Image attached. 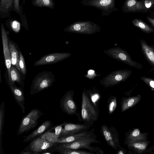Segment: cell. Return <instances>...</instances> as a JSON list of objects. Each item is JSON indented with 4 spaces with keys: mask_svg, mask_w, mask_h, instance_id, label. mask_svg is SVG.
<instances>
[{
    "mask_svg": "<svg viewBox=\"0 0 154 154\" xmlns=\"http://www.w3.org/2000/svg\"><path fill=\"white\" fill-rule=\"evenodd\" d=\"M94 134L93 132L91 131L87 130L75 134L59 137L57 143V144L72 142Z\"/></svg>",
    "mask_w": 154,
    "mask_h": 154,
    "instance_id": "obj_19",
    "label": "cell"
},
{
    "mask_svg": "<svg viewBox=\"0 0 154 154\" xmlns=\"http://www.w3.org/2000/svg\"><path fill=\"white\" fill-rule=\"evenodd\" d=\"M141 51L145 58L152 66L154 67V45H149L143 39L140 40Z\"/></svg>",
    "mask_w": 154,
    "mask_h": 154,
    "instance_id": "obj_18",
    "label": "cell"
},
{
    "mask_svg": "<svg viewBox=\"0 0 154 154\" xmlns=\"http://www.w3.org/2000/svg\"><path fill=\"white\" fill-rule=\"evenodd\" d=\"M154 70V67H153L150 70L149 72L148 73H149L150 72H151L153 70Z\"/></svg>",
    "mask_w": 154,
    "mask_h": 154,
    "instance_id": "obj_42",
    "label": "cell"
},
{
    "mask_svg": "<svg viewBox=\"0 0 154 154\" xmlns=\"http://www.w3.org/2000/svg\"><path fill=\"white\" fill-rule=\"evenodd\" d=\"M57 151L62 154H95L82 149H76L64 147L60 144L56 147Z\"/></svg>",
    "mask_w": 154,
    "mask_h": 154,
    "instance_id": "obj_25",
    "label": "cell"
},
{
    "mask_svg": "<svg viewBox=\"0 0 154 154\" xmlns=\"http://www.w3.org/2000/svg\"><path fill=\"white\" fill-rule=\"evenodd\" d=\"M10 81L9 84H14L17 82L22 88H24V83L20 77V74L16 67L12 65L10 73Z\"/></svg>",
    "mask_w": 154,
    "mask_h": 154,
    "instance_id": "obj_24",
    "label": "cell"
},
{
    "mask_svg": "<svg viewBox=\"0 0 154 154\" xmlns=\"http://www.w3.org/2000/svg\"><path fill=\"white\" fill-rule=\"evenodd\" d=\"M10 26L12 29L15 32L18 33L20 29V24L18 21L14 20L11 22Z\"/></svg>",
    "mask_w": 154,
    "mask_h": 154,
    "instance_id": "obj_32",
    "label": "cell"
},
{
    "mask_svg": "<svg viewBox=\"0 0 154 154\" xmlns=\"http://www.w3.org/2000/svg\"><path fill=\"white\" fill-rule=\"evenodd\" d=\"M55 81L54 75L51 71H44L38 73L32 81L30 94H36L48 88Z\"/></svg>",
    "mask_w": 154,
    "mask_h": 154,
    "instance_id": "obj_1",
    "label": "cell"
},
{
    "mask_svg": "<svg viewBox=\"0 0 154 154\" xmlns=\"http://www.w3.org/2000/svg\"><path fill=\"white\" fill-rule=\"evenodd\" d=\"M89 123L84 122L83 124H74L64 122L62 130L60 137L71 135L88 130L91 126Z\"/></svg>",
    "mask_w": 154,
    "mask_h": 154,
    "instance_id": "obj_9",
    "label": "cell"
},
{
    "mask_svg": "<svg viewBox=\"0 0 154 154\" xmlns=\"http://www.w3.org/2000/svg\"><path fill=\"white\" fill-rule=\"evenodd\" d=\"M69 54L65 53H54L42 56L33 64L34 66L51 64L58 63L65 59Z\"/></svg>",
    "mask_w": 154,
    "mask_h": 154,
    "instance_id": "obj_11",
    "label": "cell"
},
{
    "mask_svg": "<svg viewBox=\"0 0 154 154\" xmlns=\"http://www.w3.org/2000/svg\"><path fill=\"white\" fill-rule=\"evenodd\" d=\"M133 25L142 31L147 34L154 32V29L142 20L134 19L132 21Z\"/></svg>",
    "mask_w": 154,
    "mask_h": 154,
    "instance_id": "obj_26",
    "label": "cell"
},
{
    "mask_svg": "<svg viewBox=\"0 0 154 154\" xmlns=\"http://www.w3.org/2000/svg\"><path fill=\"white\" fill-rule=\"evenodd\" d=\"M90 97L83 92L81 108L82 120L91 125L98 119L99 110L93 105Z\"/></svg>",
    "mask_w": 154,
    "mask_h": 154,
    "instance_id": "obj_3",
    "label": "cell"
},
{
    "mask_svg": "<svg viewBox=\"0 0 154 154\" xmlns=\"http://www.w3.org/2000/svg\"><path fill=\"white\" fill-rule=\"evenodd\" d=\"M32 5L38 7H46L50 9H54V3L53 0H33Z\"/></svg>",
    "mask_w": 154,
    "mask_h": 154,
    "instance_id": "obj_28",
    "label": "cell"
},
{
    "mask_svg": "<svg viewBox=\"0 0 154 154\" xmlns=\"http://www.w3.org/2000/svg\"><path fill=\"white\" fill-rule=\"evenodd\" d=\"M94 72V71L92 70H89L88 72V73L89 74L91 75Z\"/></svg>",
    "mask_w": 154,
    "mask_h": 154,
    "instance_id": "obj_41",
    "label": "cell"
},
{
    "mask_svg": "<svg viewBox=\"0 0 154 154\" xmlns=\"http://www.w3.org/2000/svg\"><path fill=\"white\" fill-rule=\"evenodd\" d=\"M153 9H154L152 11V12H151L150 15V16L149 15V17H151L152 18H154V8Z\"/></svg>",
    "mask_w": 154,
    "mask_h": 154,
    "instance_id": "obj_40",
    "label": "cell"
},
{
    "mask_svg": "<svg viewBox=\"0 0 154 154\" xmlns=\"http://www.w3.org/2000/svg\"><path fill=\"white\" fill-rule=\"evenodd\" d=\"M146 18L148 22L154 27V18L150 17L149 16H147Z\"/></svg>",
    "mask_w": 154,
    "mask_h": 154,
    "instance_id": "obj_36",
    "label": "cell"
},
{
    "mask_svg": "<svg viewBox=\"0 0 154 154\" xmlns=\"http://www.w3.org/2000/svg\"><path fill=\"white\" fill-rule=\"evenodd\" d=\"M14 11L20 14V7L19 5V0H14Z\"/></svg>",
    "mask_w": 154,
    "mask_h": 154,
    "instance_id": "obj_34",
    "label": "cell"
},
{
    "mask_svg": "<svg viewBox=\"0 0 154 154\" xmlns=\"http://www.w3.org/2000/svg\"><path fill=\"white\" fill-rule=\"evenodd\" d=\"M43 114L41 111L36 108L32 109L21 120L17 135L27 133L36 126L38 120Z\"/></svg>",
    "mask_w": 154,
    "mask_h": 154,
    "instance_id": "obj_4",
    "label": "cell"
},
{
    "mask_svg": "<svg viewBox=\"0 0 154 154\" xmlns=\"http://www.w3.org/2000/svg\"><path fill=\"white\" fill-rule=\"evenodd\" d=\"M117 100L115 96H111L107 100V107L108 113L111 114L115 110L117 106Z\"/></svg>",
    "mask_w": 154,
    "mask_h": 154,
    "instance_id": "obj_29",
    "label": "cell"
},
{
    "mask_svg": "<svg viewBox=\"0 0 154 154\" xmlns=\"http://www.w3.org/2000/svg\"><path fill=\"white\" fill-rule=\"evenodd\" d=\"M148 133L142 132L137 128L130 130L125 133L124 144L127 145L136 142L147 140Z\"/></svg>",
    "mask_w": 154,
    "mask_h": 154,
    "instance_id": "obj_14",
    "label": "cell"
},
{
    "mask_svg": "<svg viewBox=\"0 0 154 154\" xmlns=\"http://www.w3.org/2000/svg\"><path fill=\"white\" fill-rule=\"evenodd\" d=\"M56 144L39 136L32 140L29 146L30 151L34 154H37L52 148Z\"/></svg>",
    "mask_w": 154,
    "mask_h": 154,
    "instance_id": "obj_12",
    "label": "cell"
},
{
    "mask_svg": "<svg viewBox=\"0 0 154 154\" xmlns=\"http://www.w3.org/2000/svg\"><path fill=\"white\" fill-rule=\"evenodd\" d=\"M5 103L2 102L0 106V147L1 153L2 146V136L3 133V126L4 123Z\"/></svg>",
    "mask_w": 154,
    "mask_h": 154,
    "instance_id": "obj_27",
    "label": "cell"
},
{
    "mask_svg": "<svg viewBox=\"0 0 154 154\" xmlns=\"http://www.w3.org/2000/svg\"><path fill=\"white\" fill-rule=\"evenodd\" d=\"M116 0H82L81 3L84 6L95 8L101 11V15L109 16L114 12L117 11L116 7Z\"/></svg>",
    "mask_w": 154,
    "mask_h": 154,
    "instance_id": "obj_5",
    "label": "cell"
},
{
    "mask_svg": "<svg viewBox=\"0 0 154 154\" xmlns=\"http://www.w3.org/2000/svg\"><path fill=\"white\" fill-rule=\"evenodd\" d=\"M14 0H1L0 17L3 19L10 16V12L14 10Z\"/></svg>",
    "mask_w": 154,
    "mask_h": 154,
    "instance_id": "obj_21",
    "label": "cell"
},
{
    "mask_svg": "<svg viewBox=\"0 0 154 154\" xmlns=\"http://www.w3.org/2000/svg\"><path fill=\"white\" fill-rule=\"evenodd\" d=\"M148 12L154 8V0H142Z\"/></svg>",
    "mask_w": 154,
    "mask_h": 154,
    "instance_id": "obj_33",
    "label": "cell"
},
{
    "mask_svg": "<svg viewBox=\"0 0 154 154\" xmlns=\"http://www.w3.org/2000/svg\"><path fill=\"white\" fill-rule=\"evenodd\" d=\"M127 152V150L120 147L117 150L116 154H126Z\"/></svg>",
    "mask_w": 154,
    "mask_h": 154,
    "instance_id": "obj_35",
    "label": "cell"
},
{
    "mask_svg": "<svg viewBox=\"0 0 154 154\" xmlns=\"http://www.w3.org/2000/svg\"><path fill=\"white\" fill-rule=\"evenodd\" d=\"M74 92H66L61 98L60 106L62 111L68 115H78L77 106L73 99Z\"/></svg>",
    "mask_w": 154,
    "mask_h": 154,
    "instance_id": "obj_8",
    "label": "cell"
},
{
    "mask_svg": "<svg viewBox=\"0 0 154 154\" xmlns=\"http://www.w3.org/2000/svg\"><path fill=\"white\" fill-rule=\"evenodd\" d=\"M86 0V1H90V0Z\"/></svg>",
    "mask_w": 154,
    "mask_h": 154,
    "instance_id": "obj_43",
    "label": "cell"
},
{
    "mask_svg": "<svg viewBox=\"0 0 154 154\" xmlns=\"http://www.w3.org/2000/svg\"><path fill=\"white\" fill-rule=\"evenodd\" d=\"M100 131L108 145L116 150L121 147L119 142V134L115 127H109L107 125L103 124L101 125Z\"/></svg>",
    "mask_w": 154,
    "mask_h": 154,
    "instance_id": "obj_6",
    "label": "cell"
},
{
    "mask_svg": "<svg viewBox=\"0 0 154 154\" xmlns=\"http://www.w3.org/2000/svg\"><path fill=\"white\" fill-rule=\"evenodd\" d=\"M100 29L96 24L89 21H78L70 24L63 29L65 31L91 33Z\"/></svg>",
    "mask_w": 154,
    "mask_h": 154,
    "instance_id": "obj_7",
    "label": "cell"
},
{
    "mask_svg": "<svg viewBox=\"0 0 154 154\" xmlns=\"http://www.w3.org/2000/svg\"><path fill=\"white\" fill-rule=\"evenodd\" d=\"M141 80L144 82L152 91H154V79L144 76L140 77Z\"/></svg>",
    "mask_w": 154,
    "mask_h": 154,
    "instance_id": "obj_31",
    "label": "cell"
},
{
    "mask_svg": "<svg viewBox=\"0 0 154 154\" xmlns=\"http://www.w3.org/2000/svg\"><path fill=\"white\" fill-rule=\"evenodd\" d=\"M19 64L21 73L23 75H25L26 72L24 59L20 51H19Z\"/></svg>",
    "mask_w": 154,
    "mask_h": 154,
    "instance_id": "obj_30",
    "label": "cell"
},
{
    "mask_svg": "<svg viewBox=\"0 0 154 154\" xmlns=\"http://www.w3.org/2000/svg\"><path fill=\"white\" fill-rule=\"evenodd\" d=\"M42 154H52V153H51L50 152H48L46 151V150L45 151L42 152Z\"/></svg>",
    "mask_w": 154,
    "mask_h": 154,
    "instance_id": "obj_39",
    "label": "cell"
},
{
    "mask_svg": "<svg viewBox=\"0 0 154 154\" xmlns=\"http://www.w3.org/2000/svg\"><path fill=\"white\" fill-rule=\"evenodd\" d=\"M1 28L4 55L5 65L7 70L8 78V82L10 81V73L11 68L12 65L11 56L8 46V35L9 34V32L6 30L4 26L2 23H1Z\"/></svg>",
    "mask_w": 154,
    "mask_h": 154,
    "instance_id": "obj_10",
    "label": "cell"
},
{
    "mask_svg": "<svg viewBox=\"0 0 154 154\" xmlns=\"http://www.w3.org/2000/svg\"></svg>",
    "mask_w": 154,
    "mask_h": 154,
    "instance_id": "obj_44",
    "label": "cell"
},
{
    "mask_svg": "<svg viewBox=\"0 0 154 154\" xmlns=\"http://www.w3.org/2000/svg\"><path fill=\"white\" fill-rule=\"evenodd\" d=\"M122 10L124 13L148 12L142 0H125L123 4Z\"/></svg>",
    "mask_w": 154,
    "mask_h": 154,
    "instance_id": "obj_13",
    "label": "cell"
},
{
    "mask_svg": "<svg viewBox=\"0 0 154 154\" xmlns=\"http://www.w3.org/2000/svg\"><path fill=\"white\" fill-rule=\"evenodd\" d=\"M17 103L21 108L23 114L25 113V98L23 89L16 86L15 84H8Z\"/></svg>",
    "mask_w": 154,
    "mask_h": 154,
    "instance_id": "obj_17",
    "label": "cell"
},
{
    "mask_svg": "<svg viewBox=\"0 0 154 154\" xmlns=\"http://www.w3.org/2000/svg\"><path fill=\"white\" fill-rule=\"evenodd\" d=\"M150 142L147 140L136 142L127 145L128 148L133 152V154H141L147 152L148 146Z\"/></svg>",
    "mask_w": 154,
    "mask_h": 154,
    "instance_id": "obj_20",
    "label": "cell"
},
{
    "mask_svg": "<svg viewBox=\"0 0 154 154\" xmlns=\"http://www.w3.org/2000/svg\"><path fill=\"white\" fill-rule=\"evenodd\" d=\"M8 46L11 56V64L16 67L20 74L21 72L19 64V51L17 45L12 41L8 40Z\"/></svg>",
    "mask_w": 154,
    "mask_h": 154,
    "instance_id": "obj_22",
    "label": "cell"
},
{
    "mask_svg": "<svg viewBox=\"0 0 154 154\" xmlns=\"http://www.w3.org/2000/svg\"><path fill=\"white\" fill-rule=\"evenodd\" d=\"M20 154H34V152L31 151H25L23 150L20 153Z\"/></svg>",
    "mask_w": 154,
    "mask_h": 154,
    "instance_id": "obj_37",
    "label": "cell"
},
{
    "mask_svg": "<svg viewBox=\"0 0 154 154\" xmlns=\"http://www.w3.org/2000/svg\"><path fill=\"white\" fill-rule=\"evenodd\" d=\"M152 151H154V145L147 149V152L152 153Z\"/></svg>",
    "mask_w": 154,
    "mask_h": 154,
    "instance_id": "obj_38",
    "label": "cell"
},
{
    "mask_svg": "<svg viewBox=\"0 0 154 154\" xmlns=\"http://www.w3.org/2000/svg\"><path fill=\"white\" fill-rule=\"evenodd\" d=\"M96 138V136L94 134L72 142L60 144L65 148L76 149H86L95 154H103V150L99 147L91 146L93 143H100Z\"/></svg>",
    "mask_w": 154,
    "mask_h": 154,
    "instance_id": "obj_2",
    "label": "cell"
},
{
    "mask_svg": "<svg viewBox=\"0 0 154 154\" xmlns=\"http://www.w3.org/2000/svg\"><path fill=\"white\" fill-rule=\"evenodd\" d=\"M142 96H137L123 97L121 103V109L122 112H123L130 108L136 105L140 100Z\"/></svg>",
    "mask_w": 154,
    "mask_h": 154,
    "instance_id": "obj_23",
    "label": "cell"
},
{
    "mask_svg": "<svg viewBox=\"0 0 154 154\" xmlns=\"http://www.w3.org/2000/svg\"><path fill=\"white\" fill-rule=\"evenodd\" d=\"M52 123L50 120H47L43 122L32 133L26 136L23 142H29L36 138L40 136L51 128Z\"/></svg>",
    "mask_w": 154,
    "mask_h": 154,
    "instance_id": "obj_16",
    "label": "cell"
},
{
    "mask_svg": "<svg viewBox=\"0 0 154 154\" xmlns=\"http://www.w3.org/2000/svg\"><path fill=\"white\" fill-rule=\"evenodd\" d=\"M63 123L51 128L40 136L49 142L57 144L58 138L61 134Z\"/></svg>",
    "mask_w": 154,
    "mask_h": 154,
    "instance_id": "obj_15",
    "label": "cell"
}]
</instances>
